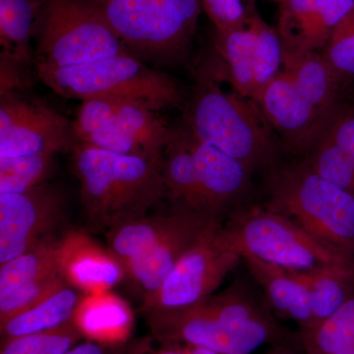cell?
<instances>
[{"instance_id":"obj_1","label":"cell","mask_w":354,"mask_h":354,"mask_svg":"<svg viewBox=\"0 0 354 354\" xmlns=\"http://www.w3.org/2000/svg\"><path fill=\"white\" fill-rule=\"evenodd\" d=\"M72 165L88 223L102 230L147 216L165 196L162 157L124 155L75 145Z\"/></svg>"},{"instance_id":"obj_2","label":"cell","mask_w":354,"mask_h":354,"mask_svg":"<svg viewBox=\"0 0 354 354\" xmlns=\"http://www.w3.org/2000/svg\"><path fill=\"white\" fill-rule=\"evenodd\" d=\"M147 324L164 344L203 346L221 354H252L281 339L278 324L245 292L225 290L191 308L145 312Z\"/></svg>"},{"instance_id":"obj_3","label":"cell","mask_w":354,"mask_h":354,"mask_svg":"<svg viewBox=\"0 0 354 354\" xmlns=\"http://www.w3.org/2000/svg\"><path fill=\"white\" fill-rule=\"evenodd\" d=\"M183 128L195 139L234 158L252 174L274 162L276 143L269 121L253 99L221 87L218 72L198 76Z\"/></svg>"},{"instance_id":"obj_4","label":"cell","mask_w":354,"mask_h":354,"mask_svg":"<svg viewBox=\"0 0 354 354\" xmlns=\"http://www.w3.org/2000/svg\"><path fill=\"white\" fill-rule=\"evenodd\" d=\"M221 239L242 259H255L295 272L354 267V255L314 236L267 208H243L228 216Z\"/></svg>"},{"instance_id":"obj_5","label":"cell","mask_w":354,"mask_h":354,"mask_svg":"<svg viewBox=\"0 0 354 354\" xmlns=\"http://www.w3.org/2000/svg\"><path fill=\"white\" fill-rule=\"evenodd\" d=\"M265 208L354 255V197L326 180L307 162L270 169Z\"/></svg>"},{"instance_id":"obj_6","label":"cell","mask_w":354,"mask_h":354,"mask_svg":"<svg viewBox=\"0 0 354 354\" xmlns=\"http://www.w3.org/2000/svg\"><path fill=\"white\" fill-rule=\"evenodd\" d=\"M36 70L41 82L65 99L127 100L145 104L156 111L183 102V92L174 79L151 68L131 53L72 66H39Z\"/></svg>"},{"instance_id":"obj_7","label":"cell","mask_w":354,"mask_h":354,"mask_svg":"<svg viewBox=\"0 0 354 354\" xmlns=\"http://www.w3.org/2000/svg\"><path fill=\"white\" fill-rule=\"evenodd\" d=\"M34 3L35 66H72L130 53L93 0Z\"/></svg>"},{"instance_id":"obj_8","label":"cell","mask_w":354,"mask_h":354,"mask_svg":"<svg viewBox=\"0 0 354 354\" xmlns=\"http://www.w3.org/2000/svg\"><path fill=\"white\" fill-rule=\"evenodd\" d=\"M131 55L172 62L185 55L202 0H93Z\"/></svg>"},{"instance_id":"obj_9","label":"cell","mask_w":354,"mask_h":354,"mask_svg":"<svg viewBox=\"0 0 354 354\" xmlns=\"http://www.w3.org/2000/svg\"><path fill=\"white\" fill-rule=\"evenodd\" d=\"M72 131L74 146L145 157H162L174 133L145 104L114 99L81 102Z\"/></svg>"},{"instance_id":"obj_10","label":"cell","mask_w":354,"mask_h":354,"mask_svg":"<svg viewBox=\"0 0 354 354\" xmlns=\"http://www.w3.org/2000/svg\"><path fill=\"white\" fill-rule=\"evenodd\" d=\"M221 225L184 254L160 290L142 304L143 313L191 308L214 295L242 261L221 239Z\"/></svg>"},{"instance_id":"obj_11","label":"cell","mask_w":354,"mask_h":354,"mask_svg":"<svg viewBox=\"0 0 354 354\" xmlns=\"http://www.w3.org/2000/svg\"><path fill=\"white\" fill-rule=\"evenodd\" d=\"M73 147L68 118L23 90L0 92V158L57 156Z\"/></svg>"},{"instance_id":"obj_12","label":"cell","mask_w":354,"mask_h":354,"mask_svg":"<svg viewBox=\"0 0 354 354\" xmlns=\"http://www.w3.org/2000/svg\"><path fill=\"white\" fill-rule=\"evenodd\" d=\"M59 191L44 183L21 193L0 194V263L48 239L64 216Z\"/></svg>"},{"instance_id":"obj_13","label":"cell","mask_w":354,"mask_h":354,"mask_svg":"<svg viewBox=\"0 0 354 354\" xmlns=\"http://www.w3.org/2000/svg\"><path fill=\"white\" fill-rule=\"evenodd\" d=\"M254 101L286 144L306 155L330 116L311 104L283 69L258 93Z\"/></svg>"},{"instance_id":"obj_14","label":"cell","mask_w":354,"mask_h":354,"mask_svg":"<svg viewBox=\"0 0 354 354\" xmlns=\"http://www.w3.org/2000/svg\"><path fill=\"white\" fill-rule=\"evenodd\" d=\"M221 223L215 216L188 212L172 232L124 266L125 278L142 297V304L160 290L184 254Z\"/></svg>"},{"instance_id":"obj_15","label":"cell","mask_w":354,"mask_h":354,"mask_svg":"<svg viewBox=\"0 0 354 354\" xmlns=\"http://www.w3.org/2000/svg\"><path fill=\"white\" fill-rule=\"evenodd\" d=\"M183 129L212 215L223 220L225 215L230 216L243 209L242 204L250 191L252 172L220 149L195 139Z\"/></svg>"},{"instance_id":"obj_16","label":"cell","mask_w":354,"mask_h":354,"mask_svg":"<svg viewBox=\"0 0 354 354\" xmlns=\"http://www.w3.org/2000/svg\"><path fill=\"white\" fill-rule=\"evenodd\" d=\"M278 31L283 48L322 51L354 0H281Z\"/></svg>"},{"instance_id":"obj_17","label":"cell","mask_w":354,"mask_h":354,"mask_svg":"<svg viewBox=\"0 0 354 354\" xmlns=\"http://www.w3.org/2000/svg\"><path fill=\"white\" fill-rule=\"evenodd\" d=\"M59 266L69 286L85 293L102 292L125 278L120 261L82 232L59 239Z\"/></svg>"},{"instance_id":"obj_18","label":"cell","mask_w":354,"mask_h":354,"mask_svg":"<svg viewBox=\"0 0 354 354\" xmlns=\"http://www.w3.org/2000/svg\"><path fill=\"white\" fill-rule=\"evenodd\" d=\"M242 261L277 318L297 323L299 332L313 327L308 290L297 272L259 260Z\"/></svg>"},{"instance_id":"obj_19","label":"cell","mask_w":354,"mask_h":354,"mask_svg":"<svg viewBox=\"0 0 354 354\" xmlns=\"http://www.w3.org/2000/svg\"><path fill=\"white\" fill-rule=\"evenodd\" d=\"M162 174L165 196L171 200L174 209L214 216L209 212L183 129L174 130V137L165 148Z\"/></svg>"},{"instance_id":"obj_20","label":"cell","mask_w":354,"mask_h":354,"mask_svg":"<svg viewBox=\"0 0 354 354\" xmlns=\"http://www.w3.org/2000/svg\"><path fill=\"white\" fill-rule=\"evenodd\" d=\"M132 320L127 302L109 291L86 293L74 317L84 337L106 344L122 341L129 333Z\"/></svg>"},{"instance_id":"obj_21","label":"cell","mask_w":354,"mask_h":354,"mask_svg":"<svg viewBox=\"0 0 354 354\" xmlns=\"http://www.w3.org/2000/svg\"><path fill=\"white\" fill-rule=\"evenodd\" d=\"M283 70L319 111L330 115L335 106L337 75L318 51L283 48Z\"/></svg>"},{"instance_id":"obj_22","label":"cell","mask_w":354,"mask_h":354,"mask_svg":"<svg viewBox=\"0 0 354 354\" xmlns=\"http://www.w3.org/2000/svg\"><path fill=\"white\" fill-rule=\"evenodd\" d=\"M188 211L142 216L109 230V251L124 266L152 248L183 221Z\"/></svg>"},{"instance_id":"obj_23","label":"cell","mask_w":354,"mask_h":354,"mask_svg":"<svg viewBox=\"0 0 354 354\" xmlns=\"http://www.w3.org/2000/svg\"><path fill=\"white\" fill-rule=\"evenodd\" d=\"M80 300L75 288L65 286L32 308L2 322V339L55 330L72 322Z\"/></svg>"},{"instance_id":"obj_24","label":"cell","mask_w":354,"mask_h":354,"mask_svg":"<svg viewBox=\"0 0 354 354\" xmlns=\"http://www.w3.org/2000/svg\"><path fill=\"white\" fill-rule=\"evenodd\" d=\"M34 21V0H0V64L26 70L35 64L31 48Z\"/></svg>"},{"instance_id":"obj_25","label":"cell","mask_w":354,"mask_h":354,"mask_svg":"<svg viewBox=\"0 0 354 354\" xmlns=\"http://www.w3.org/2000/svg\"><path fill=\"white\" fill-rule=\"evenodd\" d=\"M215 46L223 64L221 75L239 94L254 100L255 37L249 21L242 27L230 31H215Z\"/></svg>"},{"instance_id":"obj_26","label":"cell","mask_w":354,"mask_h":354,"mask_svg":"<svg viewBox=\"0 0 354 354\" xmlns=\"http://www.w3.org/2000/svg\"><path fill=\"white\" fill-rule=\"evenodd\" d=\"M297 274L308 290L313 318L311 329L354 295V267L323 268Z\"/></svg>"},{"instance_id":"obj_27","label":"cell","mask_w":354,"mask_h":354,"mask_svg":"<svg viewBox=\"0 0 354 354\" xmlns=\"http://www.w3.org/2000/svg\"><path fill=\"white\" fill-rule=\"evenodd\" d=\"M60 271L59 241L44 239L0 267V297L32 281Z\"/></svg>"},{"instance_id":"obj_28","label":"cell","mask_w":354,"mask_h":354,"mask_svg":"<svg viewBox=\"0 0 354 354\" xmlns=\"http://www.w3.org/2000/svg\"><path fill=\"white\" fill-rule=\"evenodd\" d=\"M304 354H339L354 344V295L313 329L298 333Z\"/></svg>"},{"instance_id":"obj_29","label":"cell","mask_w":354,"mask_h":354,"mask_svg":"<svg viewBox=\"0 0 354 354\" xmlns=\"http://www.w3.org/2000/svg\"><path fill=\"white\" fill-rule=\"evenodd\" d=\"M248 21L255 37L254 81L256 97L283 69V44L277 29L266 23L257 11Z\"/></svg>"},{"instance_id":"obj_30","label":"cell","mask_w":354,"mask_h":354,"mask_svg":"<svg viewBox=\"0 0 354 354\" xmlns=\"http://www.w3.org/2000/svg\"><path fill=\"white\" fill-rule=\"evenodd\" d=\"M306 160L319 176L354 197V162L325 132L311 147Z\"/></svg>"},{"instance_id":"obj_31","label":"cell","mask_w":354,"mask_h":354,"mask_svg":"<svg viewBox=\"0 0 354 354\" xmlns=\"http://www.w3.org/2000/svg\"><path fill=\"white\" fill-rule=\"evenodd\" d=\"M55 156L0 158V194L21 193L46 183Z\"/></svg>"},{"instance_id":"obj_32","label":"cell","mask_w":354,"mask_h":354,"mask_svg":"<svg viewBox=\"0 0 354 354\" xmlns=\"http://www.w3.org/2000/svg\"><path fill=\"white\" fill-rule=\"evenodd\" d=\"M83 337L72 321L57 329L2 339L0 354H65Z\"/></svg>"},{"instance_id":"obj_33","label":"cell","mask_w":354,"mask_h":354,"mask_svg":"<svg viewBox=\"0 0 354 354\" xmlns=\"http://www.w3.org/2000/svg\"><path fill=\"white\" fill-rule=\"evenodd\" d=\"M69 286L62 271L26 283L0 297V323L32 308L53 293Z\"/></svg>"},{"instance_id":"obj_34","label":"cell","mask_w":354,"mask_h":354,"mask_svg":"<svg viewBox=\"0 0 354 354\" xmlns=\"http://www.w3.org/2000/svg\"><path fill=\"white\" fill-rule=\"evenodd\" d=\"M321 53L337 78H354V7L335 28Z\"/></svg>"},{"instance_id":"obj_35","label":"cell","mask_w":354,"mask_h":354,"mask_svg":"<svg viewBox=\"0 0 354 354\" xmlns=\"http://www.w3.org/2000/svg\"><path fill=\"white\" fill-rule=\"evenodd\" d=\"M202 6L220 32L242 27L257 11L256 0H202Z\"/></svg>"},{"instance_id":"obj_36","label":"cell","mask_w":354,"mask_h":354,"mask_svg":"<svg viewBox=\"0 0 354 354\" xmlns=\"http://www.w3.org/2000/svg\"><path fill=\"white\" fill-rule=\"evenodd\" d=\"M323 131L354 162V109L335 106L330 114Z\"/></svg>"},{"instance_id":"obj_37","label":"cell","mask_w":354,"mask_h":354,"mask_svg":"<svg viewBox=\"0 0 354 354\" xmlns=\"http://www.w3.org/2000/svg\"><path fill=\"white\" fill-rule=\"evenodd\" d=\"M65 354H115L106 344L92 341L86 342L73 346Z\"/></svg>"},{"instance_id":"obj_38","label":"cell","mask_w":354,"mask_h":354,"mask_svg":"<svg viewBox=\"0 0 354 354\" xmlns=\"http://www.w3.org/2000/svg\"><path fill=\"white\" fill-rule=\"evenodd\" d=\"M143 353L146 354H188L180 344H164L162 348L157 351H151L149 353L143 351ZM134 354L141 353H135Z\"/></svg>"},{"instance_id":"obj_39","label":"cell","mask_w":354,"mask_h":354,"mask_svg":"<svg viewBox=\"0 0 354 354\" xmlns=\"http://www.w3.org/2000/svg\"><path fill=\"white\" fill-rule=\"evenodd\" d=\"M262 354H297L295 349L291 348L290 344H279L270 346L268 351Z\"/></svg>"},{"instance_id":"obj_40","label":"cell","mask_w":354,"mask_h":354,"mask_svg":"<svg viewBox=\"0 0 354 354\" xmlns=\"http://www.w3.org/2000/svg\"><path fill=\"white\" fill-rule=\"evenodd\" d=\"M272 1L277 2V3H279V2L281 1V0H272Z\"/></svg>"}]
</instances>
